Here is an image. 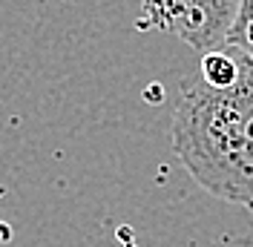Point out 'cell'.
Masks as SVG:
<instances>
[{"instance_id":"1","label":"cell","mask_w":253,"mask_h":247,"mask_svg":"<svg viewBox=\"0 0 253 247\" xmlns=\"http://www.w3.org/2000/svg\"><path fill=\"white\" fill-rule=\"evenodd\" d=\"M236 61L239 75L224 89L205 86L199 75L181 81L170 141L199 187L253 210V55L236 49Z\"/></svg>"},{"instance_id":"3","label":"cell","mask_w":253,"mask_h":247,"mask_svg":"<svg viewBox=\"0 0 253 247\" xmlns=\"http://www.w3.org/2000/svg\"><path fill=\"white\" fill-rule=\"evenodd\" d=\"M227 46L253 55V0H239V12L227 38Z\"/></svg>"},{"instance_id":"2","label":"cell","mask_w":253,"mask_h":247,"mask_svg":"<svg viewBox=\"0 0 253 247\" xmlns=\"http://www.w3.org/2000/svg\"><path fill=\"white\" fill-rule=\"evenodd\" d=\"M239 0H141V32H167L202 55L227 46Z\"/></svg>"},{"instance_id":"4","label":"cell","mask_w":253,"mask_h":247,"mask_svg":"<svg viewBox=\"0 0 253 247\" xmlns=\"http://www.w3.org/2000/svg\"><path fill=\"white\" fill-rule=\"evenodd\" d=\"M12 242V224L9 221H0V247Z\"/></svg>"}]
</instances>
